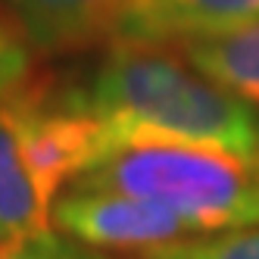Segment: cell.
I'll use <instances>...</instances> for the list:
<instances>
[{"label": "cell", "mask_w": 259, "mask_h": 259, "mask_svg": "<svg viewBox=\"0 0 259 259\" xmlns=\"http://www.w3.org/2000/svg\"><path fill=\"white\" fill-rule=\"evenodd\" d=\"M84 100L103 119L109 138L162 135L259 156L253 103L206 78L165 41L116 38Z\"/></svg>", "instance_id": "1"}, {"label": "cell", "mask_w": 259, "mask_h": 259, "mask_svg": "<svg viewBox=\"0 0 259 259\" xmlns=\"http://www.w3.org/2000/svg\"><path fill=\"white\" fill-rule=\"evenodd\" d=\"M72 188L153 200L206 234L259 225V156L215 144L162 135L109 138L103 156Z\"/></svg>", "instance_id": "2"}, {"label": "cell", "mask_w": 259, "mask_h": 259, "mask_svg": "<svg viewBox=\"0 0 259 259\" xmlns=\"http://www.w3.org/2000/svg\"><path fill=\"white\" fill-rule=\"evenodd\" d=\"M19 135L28 172L50 209L57 194L69 181L75 184L109 144L106 125L94 116L84 94L53 97L44 88L19 91Z\"/></svg>", "instance_id": "3"}, {"label": "cell", "mask_w": 259, "mask_h": 259, "mask_svg": "<svg viewBox=\"0 0 259 259\" xmlns=\"http://www.w3.org/2000/svg\"><path fill=\"white\" fill-rule=\"evenodd\" d=\"M53 222L60 231L88 247L132 253H144L194 234V228L178 212L153 200L94 188H72L66 197H60L53 203Z\"/></svg>", "instance_id": "4"}, {"label": "cell", "mask_w": 259, "mask_h": 259, "mask_svg": "<svg viewBox=\"0 0 259 259\" xmlns=\"http://www.w3.org/2000/svg\"><path fill=\"white\" fill-rule=\"evenodd\" d=\"M259 19V0H132L116 38L178 44Z\"/></svg>", "instance_id": "5"}, {"label": "cell", "mask_w": 259, "mask_h": 259, "mask_svg": "<svg viewBox=\"0 0 259 259\" xmlns=\"http://www.w3.org/2000/svg\"><path fill=\"white\" fill-rule=\"evenodd\" d=\"M25 34L44 50L84 47L113 38L132 0H7Z\"/></svg>", "instance_id": "6"}, {"label": "cell", "mask_w": 259, "mask_h": 259, "mask_svg": "<svg viewBox=\"0 0 259 259\" xmlns=\"http://www.w3.org/2000/svg\"><path fill=\"white\" fill-rule=\"evenodd\" d=\"M19 91L0 100V244L50 234L53 219L50 203L41 197L22 153Z\"/></svg>", "instance_id": "7"}, {"label": "cell", "mask_w": 259, "mask_h": 259, "mask_svg": "<svg viewBox=\"0 0 259 259\" xmlns=\"http://www.w3.org/2000/svg\"><path fill=\"white\" fill-rule=\"evenodd\" d=\"M203 75L247 103H259V19L175 44Z\"/></svg>", "instance_id": "8"}, {"label": "cell", "mask_w": 259, "mask_h": 259, "mask_svg": "<svg viewBox=\"0 0 259 259\" xmlns=\"http://www.w3.org/2000/svg\"><path fill=\"white\" fill-rule=\"evenodd\" d=\"M141 259H259V225L228 228L209 237H178L172 244L144 250Z\"/></svg>", "instance_id": "9"}, {"label": "cell", "mask_w": 259, "mask_h": 259, "mask_svg": "<svg viewBox=\"0 0 259 259\" xmlns=\"http://www.w3.org/2000/svg\"><path fill=\"white\" fill-rule=\"evenodd\" d=\"M31 72V50L25 41V28H16L0 16V100H7L19 88H25Z\"/></svg>", "instance_id": "10"}, {"label": "cell", "mask_w": 259, "mask_h": 259, "mask_svg": "<svg viewBox=\"0 0 259 259\" xmlns=\"http://www.w3.org/2000/svg\"><path fill=\"white\" fill-rule=\"evenodd\" d=\"M53 234L41 237H19L0 244V259H50L53 256Z\"/></svg>", "instance_id": "11"}]
</instances>
